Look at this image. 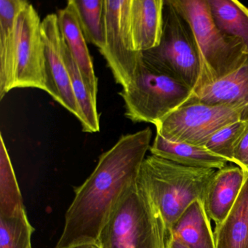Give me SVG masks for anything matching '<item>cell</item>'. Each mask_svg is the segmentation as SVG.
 I'll return each instance as SVG.
<instances>
[{"instance_id":"cell-1","label":"cell","mask_w":248,"mask_h":248,"mask_svg":"<svg viewBox=\"0 0 248 248\" xmlns=\"http://www.w3.org/2000/svg\"><path fill=\"white\" fill-rule=\"evenodd\" d=\"M152 137L149 127L124 135L100 156L93 172L75 190L56 248L97 242L117 202L137 181Z\"/></svg>"},{"instance_id":"cell-2","label":"cell","mask_w":248,"mask_h":248,"mask_svg":"<svg viewBox=\"0 0 248 248\" xmlns=\"http://www.w3.org/2000/svg\"><path fill=\"white\" fill-rule=\"evenodd\" d=\"M216 170L184 166L152 155L145 158L138 181L156 206L169 232L184 210L204 200Z\"/></svg>"},{"instance_id":"cell-3","label":"cell","mask_w":248,"mask_h":248,"mask_svg":"<svg viewBox=\"0 0 248 248\" xmlns=\"http://www.w3.org/2000/svg\"><path fill=\"white\" fill-rule=\"evenodd\" d=\"M168 232L137 179L117 202L97 242L101 248H165Z\"/></svg>"},{"instance_id":"cell-4","label":"cell","mask_w":248,"mask_h":248,"mask_svg":"<svg viewBox=\"0 0 248 248\" xmlns=\"http://www.w3.org/2000/svg\"><path fill=\"white\" fill-rule=\"evenodd\" d=\"M172 2L188 20L197 42L200 75L194 91L225 78L243 63L248 56L243 44L217 28L208 0Z\"/></svg>"},{"instance_id":"cell-5","label":"cell","mask_w":248,"mask_h":248,"mask_svg":"<svg viewBox=\"0 0 248 248\" xmlns=\"http://www.w3.org/2000/svg\"><path fill=\"white\" fill-rule=\"evenodd\" d=\"M142 54L145 62L179 81L194 93L200 75L197 42L189 22L172 0H164L163 26L159 46Z\"/></svg>"},{"instance_id":"cell-6","label":"cell","mask_w":248,"mask_h":248,"mask_svg":"<svg viewBox=\"0 0 248 248\" xmlns=\"http://www.w3.org/2000/svg\"><path fill=\"white\" fill-rule=\"evenodd\" d=\"M125 116L133 123L156 124L193 96L184 84L159 72L143 58L132 82L120 92Z\"/></svg>"},{"instance_id":"cell-7","label":"cell","mask_w":248,"mask_h":248,"mask_svg":"<svg viewBox=\"0 0 248 248\" xmlns=\"http://www.w3.org/2000/svg\"><path fill=\"white\" fill-rule=\"evenodd\" d=\"M239 120L237 108L205 104L192 97L155 126L156 134L169 141L204 147L217 130Z\"/></svg>"},{"instance_id":"cell-8","label":"cell","mask_w":248,"mask_h":248,"mask_svg":"<svg viewBox=\"0 0 248 248\" xmlns=\"http://www.w3.org/2000/svg\"><path fill=\"white\" fill-rule=\"evenodd\" d=\"M131 0H105V43L99 50L112 72L114 80L126 88L143 61L142 52L133 49L130 33Z\"/></svg>"},{"instance_id":"cell-9","label":"cell","mask_w":248,"mask_h":248,"mask_svg":"<svg viewBox=\"0 0 248 248\" xmlns=\"http://www.w3.org/2000/svg\"><path fill=\"white\" fill-rule=\"evenodd\" d=\"M41 24L37 11L30 2L17 16L13 89L31 88L46 91Z\"/></svg>"},{"instance_id":"cell-10","label":"cell","mask_w":248,"mask_h":248,"mask_svg":"<svg viewBox=\"0 0 248 248\" xmlns=\"http://www.w3.org/2000/svg\"><path fill=\"white\" fill-rule=\"evenodd\" d=\"M41 28L45 45L46 92L81 123L82 115L62 53V36L57 15L52 14L46 16L42 21Z\"/></svg>"},{"instance_id":"cell-11","label":"cell","mask_w":248,"mask_h":248,"mask_svg":"<svg viewBox=\"0 0 248 248\" xmlns=\"http://www.w3.org/2000/svg\"><path fill=\"white\" fill-rule=\"evenodd\" d=\"M193 98L208 104L237 108L241 121H248V55L233 72L194 91Z\"/></svg>"},{"instance_id":"cell-12","label":"cell","mask_w":248,"mask_h":248,"mask_svg":"<svg viewBox=\"0 0 248 248\" xmlns=\"http://www.w3.org/2000/svg\"><path fill=\"white\" fill-rule=\"evenodd\" d=\"M248 177L237 165L226 166L216 170L204 199L206 211L216 226L227 217Z\"/></svg>"},{"instance_id":"cell-13","label":"cell","mask_w":248,"mask_h":248,"mask_svg":"<svg viewBox=\"0 0 248 248\" xmlns=\"http://www.w3.org/2000/svg\"><path fill=\"white\" fill-rule=\"evenodd\" d=\"M163 8L164 0H131L130 33L136 51H147L159 46Z\"/></svg>"},{"instance_id":"cell-14","label":"cell","mask_w":248,"mask_h":248,"mask_svg":"<svg viewBox=\"0 0 248 248\" xmlns=\"http://www.w3.org/2000/svg\"><path fill=\"white\" fill-rule=\"evenodd\" d=\"M56 15L62 37L76 62L90 92L97 99L98 78L95 76L93 62L87 46L88 42L81 30L70 0L68 1L64 8L58 11Z\"/></svg>"},{"instance_id":"cell-15","label":"cell","mask_w":248,"mask_h":248,"mask_svg":"<svg viewBox=\"0 0 248 248\" xmlns=\"http://www.w3.org/2000/svg\"><path fill=\"white\" fill-rule=\"evenodd\" d=\"M25 0H0V100L13 90L17 16Z\"/></svg>"},{"instance_id":"cell-16","label":"cell","mask_w":248,"mask_h":248,"mask_svg":"<svg viewBox=\"0 0 248 248\" xmlns=\"http://www.w3.org/2000/svg\"><path fill=\"white\" fill-rule=\"evenodd\" d=\"M172 237L189 248H216L214 232L206 211L204 200L193 202L169 231Z\"/></svg>"},{"instance_id":"cell-17","label":"cell","mask_w":248,"mask_h":248,"mask_svg":"<svg viewBox=\"0 0 248 248\" xmlns=\"http://www.w3.org/2000/svg\"><path fill=\"white\" fill-rule=\"evenodd\" d=\"M151 153L184 166L220 170L227 166L228 161L202 146L174 143L156 134L150 147Z\"/></svg>"},{"instance_id":"cell-18","label":"cell","mask_w":248,"mask_h":248,"mask_svg":"<svg viewBox=\"0 0 248 248\" xmlns=\"http://www.w3.org/2000/svg\"><path fill=\"white\" fill-rule=\"evenodd\" d=\"M213 232L216 248H248V177L227 217Z\"/></svg>"},{"instance_id":"cell-19","label":"cell","mask_w":248,"mask_h":248,"mask_svg":"<svg viewBox=\"0 0 248 248\" xmlns=\"http://www.w3.org/2000/svg\"><path fill=\"white\" fill-rule=\"evenodd\" d=\"M217 28L240 41L248 55V8L236 0H208Z\"/></svg>"},{"instance_id":"cell-20","label":"cell","mask_w":248,"mask_h":248,"mask_svg":"<svg viewBox=\"0 0 248 248\" xmlns=\"http://www.w3.org/2000/svg\"><path fill=\"white\" fill-rule=\"evenodd\" d=\"M62 53L72 83V91L82 115V131L93 133L100 131V120L97 110V99L93 98L85 83L76 62L62 37Z\"/></svg>"},{"instance_id":"cell-21","label":"cell","mask_w":248,"mask_h":248,"mask_svg":"<svg viewBox=\"0 0 248 248\" xmlns=\"http://www.w3.org/2000/svg\"><path fill=\"white\" fill-rule=\"evenodd\" d=\"M88 43L99 50L105 43V0H70Z\"/></svg>"},{"instance_id":"cell-22","label":"cell","mask_w":248,"mask_h":248,"mask_svg":"<svg viewBox=\"0 0 248 248\" xmlns=\"http://www.w3.org/2000/svg\"><path fill=\"white\" fill-rule=\"evenodd\" d=\"M0 139V216H8L24 205L2 135Z\"/></svg>"},{"instance_id":"cell-23","label":"cell","mask_w":248,"mask_h":248,"mask_svg":"<svg viewBox=\"0 0 248 248\" xmlns=\"http://www.w3.org/2000/svg\"><path fill=\"white\" fill-rule=\"evenodd\" d=\"M34 231L24 207L11 216H0V248H31Z\"/></svg>"},{"instance_id":"cell-24","label":"cell","mask_w":248,"mask_h":248,"mask_svg":"<svg viewBox=\"0 0 248 248\" xmlns=\"http://www.w3.org/2000/svg\"><path fill=\"white\" fill-rule=\"evenodd\" d=\"M248 124V121L239 120L222 127L210 138L204 148L233 163L235 148Z\"/></svg>"},{"instance_id":"cell-25","label":"cell","mask_w":248,"mask_h":248,"mask_svg":"<svg viewBox=\"0 0 248 248\" xmlns=\"http://www.w3.org/2000/svg\"><path fill=\"white\" fill-rule=\"evenodd\" d=\"M233 163L248 175V124L235 148Z\"/></svg>"},{"instance_id":"cell-26","label":"cell","mask_w":248,"mask_h":248,"mask_svg":"<svg viewBox=\"0 0 248 248\" xmlns=\"http://www.w3.org/2000/svg\"><path fill=\"white\" fill-rule=\"evenodd\" d=\"M167 246L168 248H189L184 245L182 242L172 237L168 232V239H167Z\"/></svg>"},{"instance_id":"cell-27","label":"cell","mask_w":248,"mask_h":248,"mask_svg":"<svg viewBox=\"0 0 248 248\" xmlns=\"http://www.w3.org/2000/svg\"><path fill=\"white\" fill-rule=\"evenodd\" d=\"M72 248H101L98 245V242L94 243L84 244V245H78V246L74 247Z\"/></svg>"},{"instance_id":"cell-28","label":"cell","mask_w":248,"mask_h":248,"mask_svg":"<svg viewBox=\"0 0 248 248\" xmlns=\"http://www.w3.org/2000/svg\"><path fill=\"white\" fill-rule=\"evenodd\" d=\"M165 248H168V246H167V245H166V247H165Z\"/></svg>"},{"instance_id":"cell-29","label":"cell","mask_w":248,"mask_h":248,"mask_svg":"<svg viewBox=\"0 0 248 248\" xmlns=\"http://www.w3.org/2000/svg\"></svg>"}]
</instances>
